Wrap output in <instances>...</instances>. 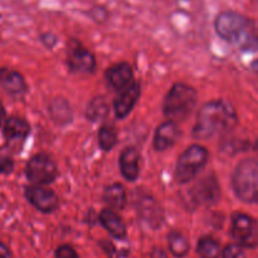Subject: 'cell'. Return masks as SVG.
<instances>
[{
    "label": "cell",
    "mask_w": 258,
    "mask_h": 258,
    "mask_svg": "<svg viewBox=\"0 0 258 258\" xmlns=\"http://www.w3.org/2000/svg\"><path fill=\"white\" fill-rule=\"evenodd\" d=\"M141 95L140 83L134 81L133 85L128 86L126 90L118 92V97L115 101V113L116 117L122 120L128 113L133 111L135 105L138 103Z\"/></svg>",
    "instance_id": "4fadbf2b"
},
{
    "label": "cell",
    "mask_w": 258,
    "mask_h": 258,
    "mask_svg": "<svg viewBox=\"0 0 258 258\" xmlns=\"http://www.w3.org/2000/svg\"><path fill=\"white\" fill-rule=\"evenodd\" d=\"M105 78L112 90L121 92L134 83L133 68L126 62L116 63L106 70Z\"/></svg>",
    "instance_id": "8fae6325"
},
{
    "label": "cell",
    "mask_w": 258,
    "mask_h": 258,
    "mask_svg": "<svg viewBox=\"0 0 258 258\" xmlns=\"http://www.w3.org/2000/svg\"><path fill=\"white\" fill-rule=\"evenodd\" d=\"M138 206V213L144 222L153 228H158L161 226L164 219L163 211L158 202L151 196H143L136 202Z\"/></svg>",
    "instance_id": "7c38bea8"
},
{
    "label": "cell",
    "mask_w": 258,
    "mask_h": 258,
    "mask_svg": "<svg viewBox=\"0 0 258 258\" xmlns=\"http://www.w3.org/2000/svg\"><path fill=\"white\" fill-rule=\"evenodd\" d=\"M197 91L186 83L178 82L166 93L163 111L168 121L178 123L185 121L197 106Z\"/></svg>",
    "instance_id": "3957f363"
},
{
    "label": "cell",
    "mask_w": 258,
    "mask_h": 258,
    "mask_svg": "<svg viewBox=\"0 0 258 258\" xmlns=\"http://www.w3.org/2000/svg\"><path fill=\"white\" fill-rule=\"evenodd\" d=\"M0 258H13L10 249L2 242H0Z\"/></svg>",
    "instance_id": "f546056e"
},
{
    "label": "cell",
    "mask_w": 258,
    "mask_h": 258,
    "mask_svg": "<svg viewBox=\"0 0 258 258\" xmlns=\"http://www.w3.org/2000/svg\"><path fill=\"white\" fill-rule=\"evenodd\" d=\"M67 64L75 72L92 73L96 70V58L93 53L81 44V42L73 39L68 44Z\"/></svg>",
    "instance_id": "ba28073f"
},
{
    "label": "cell",
    "mask_w": 258,
    "mask_h": 258,
    "mask_svg": "<svg viewBox=\"0 0 258 258\" xmlns=\"http://www.w3.org/2000/svg\"><path fill=\"white\" fill-rule=\"evenodd\" d=\"M98 145L103 151H110L117 144V133L111 125L101 126L98 130Z\"/></svg>",
    "instance_id": "cb8c5ba5"
},
{
    "label": "cell",
    "mask_w": 258,
    "mask_h": 258,
    "mask_svg": "<svg viewBox=\"0 0 258 258\" xmlns=\"http://www.w3.org/2000/svg\"><path fill=\"white\" fill-rule=\"evenodd\" d=\"M5 122V108L3 103L0 102V126Z\"/></svg>",
    "instance_id": "1f68e13d"
},
{
    "label": "cell",
    "mask_w": 258,
    "mask_h": 258,
    "mask_svg": "<svg viewBox=\"0 0 258 258\" xmlns=\"http://www.w3.org/2000/svg\"><path fill=\"white\" fill-rule=\"evenodd\" d=\"M100 222L103 228L115 238L123 239L126 237V226L116 212L108 208L103 209L100 213Z\"/></svg>",
    "instance_id": "ac0fdd59"
},
{
    "label": "cell",
    "mask_w": 258,
    "mask_h": 258,
    "mask_svg": "<svg viewBox=\"0 0 258 258\" xmlns=\"http://www.w3.org/2000/svg\"><path fill=\"white\" fill-rule=\"evenodd\" d=\"M180 128L178 123L166 121L159 125L154 135V148L156 151H165L175 145L178 139L180 138Z\"/></svg>",
    "instance_id": "5bb4252c"
},
{
    "label": "cell",
    "mask_w": 258,
    "mask_h": 258,
    "mask_svg": "<svg viewBox=\"0 0 258 258\" xmlns=\"http://www.w3.org/2000/svg\"><path fill=\"white\" fill-rule=\"evenodd\" d=\"M25 198L42 213H53L59 206V201L54 191L44 185H29L25 188Z\"/></svg>",
    "instance_id": "9c48e42d"
},
{
    "label": "cell",
    "mask_w": 258,
    "mask_h": 258,
    "mask_svg": "<svg viewBox=\"0 0 258 258\" xmlns=\"http://www.w3.org/2000/svg\"><path fill=\"white\" fill-rule=\"evenodd\" d=\"M88 15H90L91 19L95 20V22L103 23L107 20L108 10L106 9L105 7H102V5H96V7H93L92 9H90Z\"/></svg>",
    "instance_id": "4316f807"
},
{
    "label": "cell",
    "mask_w": 258,
    "mask_h": 258,
    "mask_svg": "<svg viewBox=\"0 0 258 258\" xmlns=\"http://www.w3.org/2000/svg\"><path fill=\"white\" fill-rule=\"evenodd\" d=\"M151 258H168V254L163 249H154L151 252Z\"/></svg>",
    "instance_id": "4dcf8cb0"
},
{
    "label": "cell",
    "mask_w": 258,
    "mask_h": 258,
    "mask_svg": "<svg viewBox=\"0 0 258 258\" xmlns=\"http://www.w3.org/2000/svg\"><path fill=\"white\" fill-rule=\"evenodd\" d=\"M254 150H256L257 154H258V140H257V143L254 144Z\"/></svg>",
    "instance_id": "836d02e7"
},
{
    "label": "cell",
    "mask_w": 258,
    "mask_h": 258,
    "mask_svg": "<svg viewBox=\"0 0 258 258\" xmlns=\"http://www.w3.org/2000/svg\"><path fill=\"white\" fill-rule=\"evenodd\" d=\"M197 251L201 258H219L221 246L213 237H202L197 246Z\"/></svg>",
    "instance_id": "7402d4cb"
},
{
    "label": "cell",
    "mask_w": 258,
    "mask_h": 258,
    "mask_svg": "<svg viewBox=\"0 0 258 258\" xmlns=\"http://www.w3.org/2000/svg\"><path fill=\"white\" fill-rule=\"evenodd\" d=\"M191 199L199 206H213L221 198V186L213 174L204 176L191 188Z\"/></svg>",
    "instance_id": "30bf717a"
},
{
    "label": "cell",
    "mask_w": 258,
    "mask_h": 258,
    "mask_svg": "<svg viewBox=\"0 0 258 258\" xmlns=\"http://www.w3.org/2000/svg\"><path fill=\"white\" fill-rule=\"evenodd\" d=\"M108 103L103 97H95L90 101L86 108V117L87 120L96 122L98 120H102L108 115Z\"/></svg>",
    "instance_id": "44dd1931"
},
{
    "label": "cell",
    "mask_w": 258,
    "mask_h": 258,
    "mask_svg": "<svg viewBox=\"0 0 258 258\" xmlns=\"http://www.w3.org/2000/svg\"><path fill=\"white\" fill-rule=\"evenodd\" d=\"M238 123L236 108L224 100H214L204 103L198 111L193 136L198 140L222 135L234 128Z\"/></svg>",
    "instance_id": "7a4b0ae2"
},
{
    "label": "cell",
    "mask_w": 258,
    "mask_h": 258,
    "mask_svg": "<svg viewBox=\"0 0 258 258\" xmlns=\"http://www.w3.org/2000/svg\"><path fill=\"white\" fill-rule=\"evenodd\" d=\"M169 249L175 257H184L188 254L190 244L186 237L178 231H171L168 234Z\"/></svg>",
    "instance_id": "ffe728a7"
},
{
    "label": "cell",
    "mask_w": 258,
    "mask_h": 258,
    "mask_svg": "<svg viewBox=\"0 0 258 258\" xmlns=\"http://www.w3.org/2000/svg\"><path fill=\"white\" fill-rule=\"evenodd\" d=\"M49 111L52 117L58 123H67L72 118V111H71L70 105L63 98H57V100L53 101Z\"/></svg>",
    "instance_id": "603a6c76"
},
{
    "label": "cell",
    "mask_w": 258,
    "mask_h": 258,
    "mask_svg": "<svg viewBox=\"0 0 258 258\" xmlns=\"http://www.w3.org/2000/svg\"><path fill=\"white\" fill-rule=\"evenodd\" d=\"M209 153L199 144L190 145L178 158L175 165V179L178 183L186 184L193 180L207 165Z\"/></svg>",
    "instance_id": "5b68a950"
},
{
    "label": "cell",
    "mask_w": 258,
    "mask_h": 258,
    "mask_svg": "<svg viewBox=\"0 0 258 258\" xmlns=\"http://www.w3.org/2000/svg\"><path fill=\"white\" fill-rule=\"evenodd\" d=\"M14 169V160L9 149L0 148V173L10 174Z\"/></svg>",
    "instance_id": "d4e9b609"
},
{
    "label": "cell",
    "mask_w": 258,
    "mask_h": 258,
    "mask_svg": "<svg viewBox=\"0 0 258 258\" xmlns=\"http://www.w3.org/2000/svg\"><path fill=\"white\" fill-rule=\"evenodd\" d=\"M120 170L123 178L135 181L140 174V154L134 146H127L120 154Z\"/></svg>",
    "instance_id": "9a60e30c"
},
{
    "label": "cell",
    "mask_w": 258,
    "mask_h": 258,
    "mask_svg": "<svg viewBox=\"0 0 258 258\" xmlns=\"http://www.w3.org/2000/svg\"><path fill=\"white\" fill-rule=\"evenodd\" d=\"M0 85L12 95H22L28 88L24 77L10 68H0Z\"/></svg>",
    "instance_id": "2e32d148"
},
{
    "label": "cell",
    "mask_w": 258,
    "mask_h": 258,
    "mask_svg": "<svg viewBox=\"0 0 258 258\" xmlns=\"http://www.w3.org/2000/svg\"><path fill=\"white\" fill-rule=\"evenodd\" d=\"M222 258H247L243 248L237 243L228 244L222 252Z\"/></svg>",
    "instance_id": "484cf974"
},
{
    "label": "cell",
    "mask_w": 258,
    "mask_h": 258,
    "mask_svg": "<svg viewBox=\"0 0 258 258\" xmlns=\"http://www.w3.org/2000/svg\"><path fill=\"white\" fill-rule=\"evenodd\" d=\"M3 133L8 141H23L29 135L30 126L24 118L12 116L5 120Z\"/></svg>",
    "instance_id": "e0dca14e"
},
{
    "label": "cell",
    "mask_w": 258,
    "mask_h": 258,
    "mask_svg": "<svg viewBox=\"0 0 258 258\" xmlns=\"http://www.w3.org/2000/svg\"><path fill=\"white\" fill-rule=\"evenodd\" d=\"M216 33L244 52L258 50V27L253 20L234 10H224L214 20Z\"/></svg>",
    "instance_id": "6da1fadb"
},
{
    "label": "cell",
    "mask_w": 258,
    "mask_h": 258,
    "mask_svg": "<svg viewBox=\"0 0 258 258\" xmlns=\"http://www.w3.org/2000/svg\"><path fill=\"white\" fill-rule=\"evenodd\" d=\"M232 188L239 201L258 203V156L239 161L232 174Z\"/></svg>",
    "instance_id": "277c9868"
},
{
    "label": "cell",
    "mask_w": 258,
    "mask_h": 258,
    "mask_svg": "<svg viewBox=\"0 0 258 258\" xmlns=\"http://www.w3.org/2000/svg\"><path fill=\"white\" fill-rule=\"evenodd\" d=\"M55 258H80L77 252L70 244H62L55 249Z\"/></svg>",
    "instance_id": "83f0119b"
},
{
    "label": "cell",
    "mask_w": 258,
    "mask_h": 258,
    "mask_svg": "<svg viewBox=\"0 0 258 258\" xmlns=\"http://www.w3.org/2000/svg\"><path fill=\"white\" fill-rule=\"evenodd\" d=\"M126 190L122 184L113 183L106 186L103 191V201L111 211H122L126 206Z\"/></svg>",
    "instance_id": "d6986e66"
},
{
    "label": "cell",
    "mask_w": 258,
    "mask_h": 258,
    "mask_svg": "<svg viewBox=\"0 0 258 258\" xmlns=\"http://www.w3.org/2000/svg\"><path fill=\"white\" fill-rule=\"evenodd\" d=\"M231 233L234 241L242 248L258 247V222L246 213H234L232 216Z\"/></svg>",
    "instance_id": "52a82bcc"
},
{
    "label": "cell",
    "mask_w": 258,
    "mask_h": 258,
    "mask_svg": "<svg viewBox=\"0 0 258 258\" xmlns=\"http://www.w3.org/2000/svg\"><path fill=\"white\" fill-rule=\"evenodd\" d=\"M251 70L258 75V59H254L253 62L251 63Z\"/></svg>",
    "instance_id": "d6a6232c"
},
{
    "label": "cell",
    "mask_w": 258,
    "mask_h": 258,
    "mask_svg": "<svg viewBox=\"0 0 258 258\" xmlns=\"http://www.w3.org/2000/svg\"><path fill=\"white\" fill-rule=\"evenodd\" d=\"M40 40L44 43L45 47L50 48L54 45L55 42H57V38H55V35L52 34V33H43V34L40 35Z\"/></svg>",
    "instance_id": "f1b7e54d"
},
{
    "label": "cell",
    "mask_w": 258,
    "mask_h": 258,
    "mask_svg": "<svg viewBox=\"0 0 258 258\" xmlns=\"http://www.w3.org/2000/svg\"><path fill=\"white\" fill-rule=\"evenodd\" d=\"M25 175L32 185L47 186L57 178V164L48 154L39 153L28 161L25 166Z\"/></svg>",
    "instance_id": "8992f818"
}]
</instances>
